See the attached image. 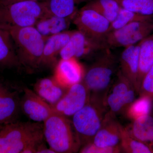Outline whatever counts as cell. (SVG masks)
<instances>
[{"instance_id":"obj_1","label":"cell","mask_w":153,"mask_h":153,"mask_svg":"<svg viewBox=\"0 0 153 153\" xmlns=\"http://www.w3.org/2000/svg\"><path fill=\"white\" fill-rule=\"evenodd\" d=\"M109 49L99 52L95 61L85 71L82 80L89 91V99L105 104L117 66L116 59Z\"/></svg>"},{"instance_id":"obj_2","label":"cell","mask_w":153,"mask_h":153,"mask_svg":"<svg viewBox=\"0 0 153 153\" xmlns=\"http://www.w3.org/2000/svg\"><path fill=\"white\" fill-rule=\"evenodd\" d=\"M43 123L44 139L55 153L79 152L81 146L72 121L53 113Z\"/></svg>"},{"instance_id":"obj_3","label":"cell","mask_w":153,"mask_h":153,"mask_svg":"<svg viewBox=\"0 0 153 153\" xmlns=\"http://www.w3.org/2000/svg\"><path fill=\"white\" fill-rule=\"evenodd\" d=\"M13 41L22 66L30 70L40 68L46 39L34 26L5 29Z\"/></svg>"},{"instance_id":"obj_4","label":"cell","mask_w":153,"mask_h":153,"mask_svg":"<svg viewBox=\"0 0 153 153\" xmlns=\"http://www.w3.org/2000/svg\"><path fill=\"white\" fill-rule=\"evenodd\" d=\"M44 139L41 123L7 124L0 126V153H22L28 145Z\"/></svg>"},{"instance_id":"obj_5","label":"cell","mask_w":153,"mask_h":153,"mask_svg":"<svg viewBox=\"0 0 153 153\" xmlns=\"http://www.w3.org/2000/svg\"><path fill=\"white\" fill-rule=\"evenodd\" d=\"M47 13L43 1H25L0 5V28L34 27Z\"/></svg>"},{"instance_id":"obj_6","label":"cell","mask_w":153,"mask_h":153,"mask_svg":"<svg viewBox=\"0 0 153 153\" xmlns=\"http://www.w3.org/2000/svg\"><path fill=\"white\" fill-rule=\"evenodd\" d=\"M107 108L104 103L89 99L87 104L72 117L81 146L93 141L108 112Z\"/></svg>"},{"instance_id":"obj_7","label":"cell","mask_w":153,"mask_h":153,"mask_svg":"<svg viewBox=\"0 0 153 153\" xmlns=\"http://www.w3.org/2000/svg\"><path fill=\"white\" fill-rule=\"evenodd\" d=\"M153 32V19L132 22L109 32L105 42L108 48L126 47L139 43Z\"/></svg>"},{"instance_id":"obj_8","label":"cell","mask_w":153,"mask_h":153,"mask_svg":"<svg viewBox=\"0 0 153 153\" xmlns=\"http://www.w3.org/2000/svg\"><path fill=\"white\" fill-rule=\"evenodd\" d=\"M72 22L77 30L85 36L105 44V38L109 33L111 23L100 14L83 7L77 11Z\"/></svg>"},{"instance_id":"obj_9","label":"cell","mask_w":153,"mask_h":153,"mask_svg":"<svg viewBox=\"0 0 153 153\" xmlns=\"http://www.w3.org/2000/svg\"><path fill=\"white\" fill-rule=\"evenodd\" d=\"M136 94L134 86L119 70L105 99L108 111L116 115L126 111L134 101Z\"/></svg>"},{"instance_id":"obj_10","label":"cell","mask_w":153,"mask_h":153,"mask_svg":"<svg viewBox=\"0 0 153 153\" xmlns=\"http://www.w3.org/2000/svg\"><path fill=\"white\" fill-rule=\"evenodd\" d=\"M107 48L108 47L105 43L96 41L78 30H74L59 56L61 59H78L91 56Z\"/></svg>"},{"instance_id":"obj_11","label":"cell","mask_w":153,"mask_h":153,"mask_svg":"<svg viewBox=\"0 0 153 153\" xmlns=\"http://www.w3.org/2000/svg\"><path fill=\"white\" fill-rule=\"evenodd\" d=\"M90 94L82 81L68 88L60 100L52 106L53 113L68 117L73 116L85 106Z\"/></svg>"},{"instance_id":"obj_12","label":"cell","mask_w":153,"mask_h":153,"mask_svg":"<svg viewBox=\"0 0 153 153\" xmlns=\"http://www.w3.org/2000/svg\"><path fill=\"white\" fill-rule=\"evenodd\" d=\"M20 108L23 113L35 122L44 123L53 113L52 105L27 88L24 89Z\"/></svg>"},{"instance_id":"obj_13","label":"cell","mask_w":153,"mask_h":153,"mask_svg":"<svg viewBox=\"0 0 153 153\" xmlns=\"http://www.w3.org/2000/svg\"><path fill=\"white\" fill-rule=\"evenodd\" d=\"M77 60L60 59L54 67L53 77L62 87L68 89L82 81L85 71Z\"/></svg>"},{"instance_id":"obj_14","label":"cell","mask_w":153,"mask_h":153,"mask_svg":"<svg viewBox=\"0 0 153 153\" xmlns=\"http://www.w3.org/2000/svg\"><path fill=\"white\" fill-rule=\"evenodd\" d=\"M123 128V126L116 118L115 115L108 111L92 143L100 147L120 146Z\"/></svg>"},{"instance_id":"obj_15","label":"cell","mask_w":153,"mask_h":153,"mask_svg":"<svg viewBox=\"0 0 153 153\" xmlns=\"http://www.w3.org/2000/svg\"><path fill=\"white\" fill-rule=\"evenodd\" d=\"M73 33V31L66 30L47 38L44 45L40 68L55 67L58 61L57 57L68 43Z\"/></svg>"},{"instance_id":"obj_16","label":"cell","mask_w":153,"mask_h":153,"mask_svg":"<svg viewBox=\"0 0 153 153\" xmlns=\"http://www.w3.org/2000/svg\"><path fill=\"white\" fill-rule=\"evenodd\" d=\"M20 102L17 91L10 90L0 82V126L16 121Z\"/></svg>"},{"instance_id":"obj_17","label":"cell","mask_w":153,"mask_h":153,"mask_svg":"<svg viewBox=\"0 0 153 153\" xmlns=\"http://www.w3.org/2000/svg\"><path fill=\"white\" fill-rule=\"evenodd\" d=\"M140 42L125 47L121 55L120 71L137 91V79L139 63Z\"/></svg>"},{"instance_id":"obj_18","label":"cell","mask_w":153,"mask_h":153,"mask_svg":"<svg viewBox=\"0 0 153 153\" xmlns=\"http://www.w3.org/2000/svg\"><path fill=\"white\" fill-rule=\"evenodd\" d=\"M75 15L64 18L47 13L38 20L34 27L47 40L53 35L67 30Z\"/></svg>"},{"instance_id":"obj_19","label":"cell","mask_w":153,"mask_h":153,"mask_svg":"<svg viewBox=\"0 0 153 153\" xmlns=\"http://www.w3.org/2000/svg\"><path fill=\"white\" fill-rule=\"evenodd\" d=\"M67 89L59 85L53 76L39 79L33 86V91L52 106L60 100Z\"/></svg>"},{"instance_id":"obj_20","label":"cell","mask_w":153,"mask_h":153,"mask_svg":"<svg viewBox=\"0 0 153 153\" xmlns=\"http://www.w3.org/2000/svg\"><path fill=\"white\" fill-rule=\"evenodd\" d=\"M21 66L10 32L0 28V68H18Z\"/></svg>"},{"instance_id":"obj_21","label":"cell","mask_w":153,"mask_h":153,"mask_svg":"<svg viewBox=\"0 0 153 153\" xmlns=\"http://www.w3.org/2000/svg\"><path fill=\"white\" fill-rule=\"evenodd\" d=\"M126 128L129 134L136 139L149 146L153 142V117L150 114L134 120Z\"/></svg>"},{"instance_id":"obj_22","label":"cell","mask_w":153,"mask_h":153,"mask_svg":"<svg viewBox=\"0 0 153 153\" xmlns=\"http://www.w3.org/2000/svg\"><path fill=\"white\" fill-rule=\"evenodd\" d=\"M153 65V32L140 42L139 63L137 79L138 94L142 81Z\"/></svg>"},{"instance_id":"obj_23","label":"cell","mask_w":153,"mask_h":153,"mask_svg":"<svg viewBox=\"0 0 153 153\" xmlns=\"http://www.w3.org/2000/svg\"><path fill=\"white\" fill-rule=\"evenodd\" d=\"M91 0H44L48 13L60 17L74 16L77 11V5Z\"/></svg>"},{"instance_id":"obj_24","label":"cell","mask_w":153,"mask_h":153,"mask_svg":"<svg viewBox=\"0 0 153 153\" xmlns=\"http://www.w3.org/2000/svg\"><path fill=\"white\" fill-rule=\"evenodd\" d=\"M83 7L96 11L110 23L117 17L121 8L116 0H91Z\"/></svg>"},{"instance_id":"obj_25","label":"cell","mask_w":153,"mask_h":153,"mask_svg":"<svg viewBox=\"0 0 153 153\" xmlns=\"http://www.w3.org/2000/svg\"><path fill=\"white\" fill-rule=\"evenodd\" d=\"M120 146L122 152L152 153L149 145L133 137L123 127Z\"/></svg>"},{"instance_id":"obj_26","label":"cell","mask_w":153,"mask_h":153,"mask_svg":"<svg viewBox=\"0 0 153 153\" xmlns=\"http://www.w3.org/2000/svg\"><path fill=\"white\" fill-rule=\"evenodd\" d=\"M153 18V16L141 15L121 7L117 17L111 23L109 33L120 29L132 22L150 20Z\"/></svg>"},{"instance_id":"obj_27","label":"cell","mask_w":153,"mask_h":153,"mask_svg":"<svg viewBox=\"0 0 153 153\" xmlns=\"http://www.w3.org/2000/svg\"><path fill=\"white\" fill-rule=\"evenodd\" d=\"M153 101V99L149 97L140 96L126 110L127 115L134 120L142 116L150 114Z\"/></svg>"},{"instance_id":"obj_28","label":"cell","mask_w":153,"mask_h":153,"mask_svg":"<svg viewBox=\"0 0 153 153\" xmlns=\"http://www.w3.org/2000/svg\"><path fill=\"white\" fill-rule=\"evenodd\" d=\"M121 7L145 16H153V0H116Z\"/></svg>"},{"instance_id":"obj_29","label":"cell","mask_w":153,"mask_h":153,"mask_svg":"<svg viewBox=\"0 0 153 153\" xmlns=\"http://www.w3.org/2000/svg\"><path fill=\"white\" fill-rule=\"evenodd\" d=\"M138 94L140 96H146L153 99V65L143 79Z\"/></svg>"},{"instance_id":"obj_30","label":"cell","mask_w":153,"mask_h":153,"mask_svg":"<svg viewBox=\"0 0 153 153\" xmlns=\"http://www.w3.org/2000/svg\"><path fill=\"white\" fill-rule=\"evenodd\" d=\"M82 153H119L122 152L120 146L112 147H100L91 142L81 147L79 151Z\"/></svg>"},{"instance_id":"obj_31","label":"cell","mask_w":153,"mask_h":153,"mask_svg":"<svg viewBox=\"0 0 153 153\" xmlns=\"http://www.w3.org/2000/svg\"><path fill=\"white\" fill-rule=\"evenodd\" d=\"M37 153H56L51 148H48L44 142L42 143L38 147Z\"/></svg>"},{"instance_id":"obj_32","label":"cell","mask_w":153,"mask_h":153,"mask_svg":"<svg viewBox=\"0 0 153 153\" xmlns=\"http://www.w3.org/2000/svg\"><path fill=\"white\" fill-rule=\"evenodd\" d=\"M44 0H0V5H7L18 2L25 1H42Z\"/></svg>"},{"instance_id":"obj_33","label":"cell","mask_w":153,"mask_h":153,"mask_svg":"<svg viewBox=\"0 0 153 153\" xmlns=\"http://www.w3.org/2000/svg\"><path fill=\"white\" fill-rule=\"evenodd\" d=\"M150 147L152 152L153 153V142L150 145H149Z\"/></svg>"}]
</instances>
